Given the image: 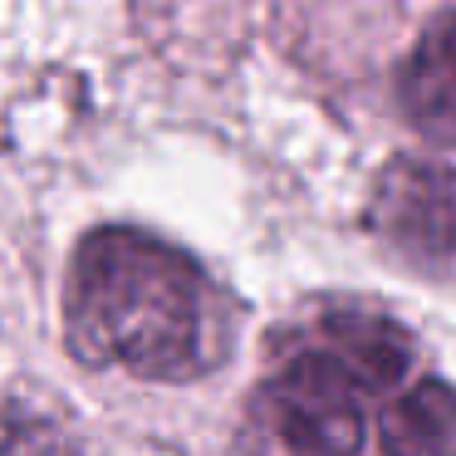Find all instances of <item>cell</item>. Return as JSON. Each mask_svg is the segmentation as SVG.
I'll return each instance as SVG.
<instances>
[{
  "mask_svg": "<svg viewBox=\"0 0 456 456\" xmlns=\"http://www.w3.org/2000/svg\"><path fill=\"white\" fill-rule=\"evenodd\" d=\"M64 334L84 363L152 383H187L231 354V319L207 270L133 226H103L79 240Z\"/></svg>",
  "mask_w": 456,
  "mask_h": 456,
  "instance_id": "obj_1",
  "label": "cell"
},
{
  "mask_svg": "<svg viewBox=\"0 0 456 456\" xmlns=\"http://www.w3.org/2000/svg\"><path fill=\"white\" fill-rule=\"evenodd\" d=\"M368 387L309 344L289 334L275 354L270 378L250 393L240 452L246 456H358L363 446V403Z\"/></svg>",
  "mask_w": 456,
  "mask_h": 456,
  "instance_id": "obj_2",
  "label": "cell"
},
{
  "mask_svg": "<svg viewBox=\"0 0 456 456\" xmlns=\"http://www.w3.org/2000/svg\"><path fill=\"white\" fill-rule=\"evenodd\" d=\"M295 334H305L309 344L334 354L373 397L397 387L412 368V334L397 319L378 314V309H358V305L319 309L314 319L295 324Z\"/></svg>",
  "mask_w": 456,
  "mask_h": 456,
  "instance_id": "obj_3",
  "label": "cell"
},
{
  "mask_svg": "<svg viewBox=\"0 0 456 456\" xmlns=\"http://www.w3.org/2000/svg\"><path fill=\"white\" fill-rule=\"evenodd\" d=\"M373 221L383 236H393L403 250L427 256L436 270L452 250V177L442 162H407L397 158L383 177L373 201Z\"/></svg>",
  "mask_w": 456,
  "mask_h": 456,
  "instance_id": "obj_4",
  "label": "cell"
},
{
  "mask_svg": "<svg viewBox=\"0 0 456 456\" xmlns=\"http://www.w3.org/2000/svg\"><path fill=\"white\" fill-rule=\"evenodd\" d=\"M383 456H452V387L422 378L383 412Z\"/></svg>",
  "mask_w": 456,
  "mask_h": 456,
  "instance_id": "obj_5",
  "label": "cell"
},
{
  "mask_svg": "<svg viewBox=\"0 0 456 456\" xmlns=\"http://www.w3.org/2000/svg\"><path fill=\"white\" fill-rule=\"evenodd\" d=\"M403 103L432 138L452 133V20L436 15L427 45L412 54L403 74Z\"/></svg>",
  "mask_w": 456,
  "mask_h": 456,
  "instance_id": "obj_6",
  "label": "cell"
},
{
  "mask_svg": "<svg viewBox=\"0 0 456 456\" xmlns=\"http://www.w3.org/2000/svg\"><path fill=\"white\" fill-rule=\"evenodd\" d=\"M0 456H79L50 417L20 403H0Z\"/></svg>",
  "mask_w": 456,
  "mask_h": 456,
  "instance_id": "obj_7",
  "label": "cell"
}]
</instances>
